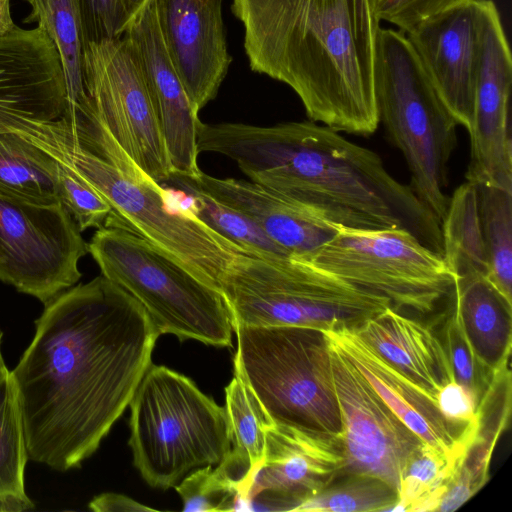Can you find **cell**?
<instances>
[{
	"label": "cell",
	"mask_w": 512,
	"mask_h": 512,
	"mask_svg": "<svg viewBox=\"0 0 512 512\" xmlns=\"http://www.w3.org/2000/svg\"><path fill=\"white\" fill-rule=\"evenodd\" d=\"M159 336L103 275L47 303L11 371L29 459L66 472L89 458L129 406Z\"/></svg>",
	"instance_id": "6da1fadb"
},
{
	"label": "cell",
	"mask_w": 512,
	"mask_h": 512,
	"mask_svg": "<svg viewBox=\"0 0 512 512\" xmlns=\"http://www.w3.org/2000/svg\"><path fill=\"white\" fill-rule=\"evenodd\" d=\"M200 152L236 162L250 179L346 228L398 227L443 255L441 223L374 151L313 121L197 128Z\"/></svg>",
	"instance_id": "7a4b0ae2"
},
{
	"label": "cell",
	"mask_w": 512,
	"mask_h": 512,
	"mask_svg": "<svg viewBox=\"0 0 512 512\" xmlns=\"http://www.w3.org/2000/svg\"><path fill=\"white\" fill-rule=\"evenodd\" d=\"M251 70L288 85L310 121L368 136L379 126L380 22L369 0H232Z\"/></svg>",
	"instance_id": "3957f363"
},
{
	"label": "cell",
	"mask_w": 512,
	"mask_h": 512,
	"mask_svg": "<svg viewBox=\"0 0 512 512\" xmlns=\"http://www.w3.org/2000/svg\"><path fill=\"white\" fill-rule=\"evenodd\" d=\"M52 157L66 160L108 202L104 226L124 228L181 263L219 290L226 270L245 254L200 221L171 191L150 177L133 178L80 146L63 117L52 121L36 143Z\"/></svg>",
	"instance_id": "277c9868"
},
{
	"label": "cell",
	"mask_w": 512,
	"mask_h": 512,
	"mask_svg": "<svg viewBox=\"0 0 512 512\" xmlns=\"http://www.w3.org/2000/svg\"><path fill=\"white\" fill-rule=\"evenodd\" d=\"M374 84L379 120L406 161L410 187L441 223L450 201L445 188L458 124L402 30L380 26Z\"/></svg>",
	"instance_id": "5b68a950"
},
{
	"label": "cell",
	"mask_w": 512,
	"mask_h": 512,
	"mask_svg": "<svg viewBox=\"0 0 512 512\" xmlns=\"http://www.w3.org/2000/svg\"><path fill=\"white\" fill-rule=\"evenodd\" d=\"M129 406L133 463L151 487H175L193 469L218 465L231 451L225 408L165 366H149Z\"/></svg>",
	"instance_id": "8992f818"
},
{
	"label": "cell",
	"mask_w": 512,
	"mask_h": 512,
	"mask_svg": "<svg viewBox=\"0 0 512 512\" xmlns=\"http://www.w3.org/2000/svg\"><path fill=\"white\" fill-rule=\"evenodd\" d=\"M220 289L232 327L357 328L392 307L383 296L292 258L239 254Z\"/></svg>",
	"instance_id": "52a82bcc"
},
{
	"label": "cell",
	"mask_w": 512,
	"mask_h": 512,
	"mask_svg": "<svg viewBox=\"0 0 512 512\" xmlns=\"http://www.w3.org/2000/svg\"><path fill=\"white\" fill-rule=\"evenodd\" d=\"M234 373L251 389L272 426L341 438L329 348L320 329L234 326Z\"/></svg>",
	"instance_id": "ba28073f"
},
{
	"label": "cell",
	"mask_w": 512,
	"mask_h": 512,
	"mask_svg": "<svg viewBox=\"0 0 512 512\" xmlns=\"http://www.w3.org/2000/svg\"><path fill=\"white\" fill-rule=\"evenodd\" d=\"M87 245L101 275L145 308L160 335L231 346L233 327L221 290L124 228L102 226Z\"/></svg>",
	"instance_id": "9c48e42d"
},
{
	"label": "cell",
	"mask_w": 512,
	"mask_h": 512,
	"mask_svg": "<svg viewBox=\"0 0 512 512\" xmlns=\"http://www.w3.org/2000/svg\"><path fill=\"white\" fill-rule=\"evenodd\" d=\"M356 287L387 298L397 311L433 313L455 282L443 255L404 228L337 234L303 260Z\"/></svg>",
	"instance_id": "30bf717a"
},
{
	"label": "cell",
	"mask_w": 512,
	"mask_h": 512,
	"mask_svg": "<svg viewBox=\"0 0 512 512\" xmlns=\"http://www.w3.org/2000/svg\"><path fill=\"white\" fill-rule=\"evenodd\" d=\"M81 232L60 201L0 193V281L46 305L82 276Z\"/></svg>",
	"instance_id": "8fae6325"
},
{
	"label": "cell",
	"mask_w": 512,
	"mask_h": 512,
	"mask_svg": "<svg viewBox=\"0 0 512 512\" xmlns=\"http://www.w3.org/2000/svg\"><path fill=\"white\" fill-rule=\"evenodd\" d=\"M83 74L86 93L102 127L142 172L163 184L172 168L129 41L121 36L87 44Z\"/></svg>",
	"instance_id": "7c38bea8"
},
{
	"label": "cell",
	"mask_w": 512,
	"mask_h": 512,
	"mask_svg": "<svg viewBox=\"0 0 512 512\" xmlns=\"http://www.w3.org/2000/svg\"><path fill=\"white\" fill-rule=\"evenodd\" d=\"M326 341L342 421L341 476H371L397 492L409 455L423 441L390 409L346 356Z\"/></svg>",
	"instance_id": "4fadbf2b"
},
{
	"label": "cell",
	"mask_w": 512,
	"mask_h": 512,
	"mask_svg": "<svg viewBox=\"0 0 512 512\" xmlns=\"http://www.w3.org/2000/svg\"><path fill=\"white\" fill-rule=\"evenodd\" d=\"M512 60L499 12L484 0L480 60L469 129L466 181L512 191L510 91Z\"/></svg>",
	"instance_id": "5bb4252c"
},
{
	"label": "cell",
	"mask_w": 512,
	"mask_h": 512,
	"mask_svg": "<svg viewBox=\"0 0 512 512\" xmlns=\"http://www.w3.org/2000/svg\"><path fill=\"white\" fill-rule=\"evenodd\" d=\"M66 83L58 51L43 29L16 26L0 37V133L18 135L63 116Z\"/></svg>",
	"instance_id": "9a60e30c"
},
{
	"label": "cell",
	"mask_w": 512,
	"mask_h": 512,
	"mask_svg": "<svg viewBox=\"0 0 512 512\" xmlns=\"http://www.w3.org/2000/svg\"><path fill=\"white\" fill-rule=\"evenodd\" d=\"M483 10L484 0H470L407 33L441 101L467 131L473 119Z\"/></svg>",
	"instance_id": "2e32d148"
},
{
	"label": "cell",
	"mask_w": 512,
	"mask_h": 512,
	"mask_svg": "<svg viewBox=\"0 0 512 512\" xmlns=\"http://www.w3.org/2000/svg\"><path fill=\"white\" fill-rule=\"evenodd\" d=\"M222 2L154 0L166 52L198 112L216 97L231 64Z\"/></svg>",
	"instance_id": "e0dca14e"
},
{
	"label": "cell",
	"mask_w": 512,
	"mask_h": 512,
	"mask_svg": "<svg viewBox=\"0 0 512 512\" xmlns=\"http://www.w3.org/2000/svg\"><path fill=\"white\" fill-rule=\"evenodd\" d=\"M342 439L335 435L269 426L265 460L253 482L251 503L263 499L267 509H295L341 477Z\"/></svg>",
	"instance_id": "ac0fdd59"
},
{
	"label": "cell",
	"mask_w": 512,
	"mask_h": 512,
	"mask_svg": "<svg viewBox=\"0 0 512 512\" xmlns=\"http://www.w3.org/2000/svg\"><path fill=\"white\" fill-rule=\"evenodd\" d=\"M138 59L160 126L172 172L197 176V128L201 122L166 52L154 0L132 20L123 35Z\"/></svg>",
	"instance_id": "d6986e66"
},
{
	"label": "cell",
	"mask_w": 512,
	"mask_h": 512,
	"mask_svg": "<svg viewBox=\"0 0 512 512\" xmlns=\"http://www.w3.org/2000/svg\"><path fill=\"white\" fill-rule=\"evenodd\" d=\"M322 332L423 442L448 454L464 451L475 422L464 425L446 419L435 401L378 355L354 328L342 326Z\"/></svg>",
	"instance_id": "ffe728a7"
},
{
	"label": "cell",
	"mask_w": 512,
	"mask_h": 512,
	"mask_svg": "<svg viewBox=\"0 0 512 512\" xmlns=\"http://www.w3.org/2000/svg\"><path fill=\"white\" fill-rule=\"evenodd\" d=\"M203 191L251 218L290 258L303 260L339 231L318 212L253 181L217 178L202 171L192 177Z\"/></svg>",
	"instance_id": "44dd1931"
},
{
	"label": "cell",
	"mask_w": 512,
	"mask_h": 512,
	"mask_svg": "<svg viewBox=\"0 0 512 512\" xmlns=\"http://www.w3.org/2000/svg\"><path fill=\"white\" fill-rule=\"evenodd\" d=\"M387 363L433 401L455 380L446 351L432 326L392 307L354 328Z\"/></svg>",
	"instance_id": "7402d4cb"
},
{
	"label": "cell",
	"mask_w": 512,
	"mask_h": 512,
	"mask_svg": "<svg viewBox=\"0 0 512 512\" xmlns=\"http://www.w3.org/2000/svg\"><path fill=\"white\" fill-rule=\"evenodd\" d=\"M451 296L475 354L495 372L510 359L512 303L480 273L455 277Z\"/></svg>",
	"instance_id": "603a6c76"
},
{
	"label": "cell",
	"mask_w": 512,
	"mask_h": 512,
	"mask_svg": "<svg viewBox=\"0 0 512 512\" xmlns=\"http://www.w3.org/2000/svg\"><path fill=\"white\" fill-rule=\"evenodd\" d=\"M225 410L232 448L221 462L234 482L241 508L251 505L250 493L265 460L268 420L259 401L236 373L225 388Z\"/></svg>",
	"instance_id": "cb8c5ba5"
},
{
	"label": "cell",
	"mask_w": 512,
	"mask_h": 512,
	"mask_svg": "<svg viewBox=\"0 0 512 512\" xmlns=\"http://www.w3.org/2000/svg\"><path fill=\"white\" fill-rule=\"evenodd\" d=\"M161 185L182 195L189 202L183 206L246 255L265 259L290 258L251 218L203 191L191 176L172 172Z\"/></svg>",
	"instance_id": "d4e9b609"
},
{
	"label": "cell",
	"mask_w": 512,
	"mask_h": 512,
	"mask_svg": "<svg viewBox=\"0 0 512 512\" xmlns=\"http://www.w3.org/2000/svg\"><path fill=\"white\" fill-rule=\"evenodd\" d=\"M25 1L31 12L24 22H36L58 51L66 83L65 112L72 113L90 101L84 86V45L78 0Z\"/></svg>",
	"instance_id": "484cf974"
},
{
	"label": "cell",
	"mask_w": 512,
	"mask_h": 512,
	"mask_svg": "<svg viewBox=\"0 0 512 512\" xmlns=\"http://www.w3.org/2000/svg\"><path fill=\"white\" fill-rule=\"evenodd\" d=\"M28 457L22 415L12 372L0 362V505L2 511L34 508L25 491Z\"/></svg>",
	"instance_id": "4316f807"
},
{
	"label": "cell",
	"mask_w": 512,
	"mask_h": 512,
	"mask_svg": "<svg viewBox=\"0 0 512 512\" xmlns=\"http://www.w3.org/2000/svg\"><path fill=\"white\" fill-rule=\"evenodd\" d=\"M0 193L39 202L60 201L57 161L16 133H0Z\"/></svg>",
	"instance_id": "83f0119b"
},
{
	"label": "cell",
	"mask_w": 512,
	"mask_h": 512,
	"mask_svg": "<svg viewBox=\"0 0 512 512\" xmlns=\"http://www.w3.org/2000/svg\"><path fill=\"white\" fill-rule=\"evenodd\" d=\"M441 230L443 257L453 275L480 273L488 278L489 266L474 183L466 181L450 196Z\"/></svg>",
	"instance_id": "f1b7e54d"
},
{
	"label": "cell",
	"mask_w": 512,
	"mask_h": 512,
	"mask_svg": "<svg viewBox=\"0 0 512 512\" xmlns=\"http://www.w3.org/2000/svg\"><path fill=\"white\" fill-rule=\"evenodd\" d=\"M474 184L489 266L488 279L512 303V191Z\"/></svg>",
	"instance_id": "f546056e"
},
{
	"label": "cell",
	"mask_w": 512,
	"mask_h": 512,
	"mask_svg": "<svg viewBox=\"0 0 512 512\" xmlns=\"http://www.w3.org/2000/svg\"><path fill=\"white\" fill-rule=\"evenodd\" d=\"M422 442L408 457L399 480L397 502L391 512L436 511L458 458Z\"/></svg>",
	"instance_id": "4dcf8cb0"
},
{
	"label": "cell",
	"mask_w": 512,
	"mask_h": 512,
	"mask_svg": "<svg viewBox=\"0 0 512 512\" xmlns=\"http://www.w3.org/2000/svg\"><path fill=\"white\" fill-rule=\"evenodd\" d=\"M397 500V492L380 479L366 475H345L305 499L295 511H389Z\"/></svg>",
	"instance_id": "1f68e13d"
},
{
	"label": "cell",
	"mask_w": 512,
	"mask_h": 512,
	"mask_svg": "<svg viewBox=\"0 0 512 512\" xmlns=\"http://www.w3.org/2000/svg\"><path fill=\"white\" fill-rule=\"evenodd\" d=\"M447 300V309L439 316L437 328H432L446 351L455 380L472 392L478 406L492 382L494 372L487 369L475 354L451 293Z\"/></svg>",
	"instance_id": "d6a6232c"
},
{
	"label": "cell",
	"mask_w": 512,
	"mask_h": 512,
	"mask_svg": "<svg viewBox=\"0 0 512 512\" xmlns=\"http://www.w3.org/2000/svg\"><path fill=\"white\" fill-rule=\"evenodd\" d=\"M175 488L183 501V511L240 509L236 487L220 464L198 468L184 477Z\"/></svg>",
	"instance_id": "836d02e7"
},
{
	"label": "cell",
	"mask_w": 512,
	"mask_h": 512,
	"mask_svg": "<svg viewBox=\"0 0 512 512\" xmlns=\"http://www.w3.org/2000/svg\"><path fill=\"white\" fill-rule=\"evenodd\" d=\"M57 161L58 196L81 231L101 228L111 213L104 197L66 160Z\"/></svg>",
	"instance_id": "e575fe53"
},
{
	"label": "cell",
	"mask_w": 512,
	"mask_h": 512,
	"mask_svg": "<svg viewBox=\"0 0 512 512\" xmlns=\"http://www.w3.org/2000/svg\"><path fill=\"white\" fill-rule=\"evenodd\" d=\"M470 0H369L374 17L406 34L424 21Z\"/></svg>",
	"instance_id": "d590c367"
},
{
	"label": "cell",
	"mask_w": 512,
	"mask_h": 512,
	"mask_svg": "<svg viewBox=\"0 0 512 512\" xmlns=\"http://www.w3.org/2000/svg\"><path fill=\"white\" fill-rule=\"evenodd\" d=\"M84 47L122 36L118 0H78Z\"/></svg>",
	"instance_id": "8d00e7d4"
},
{
	"label": "cell",
	"mask_w": 512,
	"mask_h": 512,
	"mask_svg": "<svg viewBox=\"0 0 512 512\" xmlns=\"http://www.w3.org/2000/svg\"><path fill=\"white\" fill-rule=\"evenodd\" d=\"M436 404L442 415L451 422L467 425L477 421L475 396L456 380L437 392Z\"/></svg>",
	"instance_id": "74e56055"
},
{
	"label": "cell",
	"mask_w": 512,
	"mask_h": 512,
	"mask_svg": "<svg viewBox=\"0 0 512 512\" xmlns=\"http://www.w3.org/2000/svg\"><path fill=\"white\" fill-rule=\"evenodd\" d=\"M88 508L95 512H141L155 511L134 499L119 493L107 492L95 496L88 504Z\"/></svg>",
	"instance_id": "f35d334b"
},
{
	"label": "cell",
	"mask_w": 512,
	"mask_h": 512,
	"mask_svg": "<svg viewBox=\"0 0 512 512\" xmlns=\"http://www.w3.org/2000/svg\"><path fill=\"white\" fill-rule=\"evenodd\" d=\"M122 35L132 20L150 0H118Z\"/></svg>",
	"instance_id": "ab89813d"
},
{
	"label": "cell",
	"mask_w": 512,
	"mask_h": 512,
	"mask_svg": "<svg viewBox=\"0 0 512 512\" xmlns=\"http://www.w3.org/2000/svg\"><path fill=\"white\" fill-rule=\"evenodd\" d=\"M16 26L11 15L10 0H0V37L11 32Z\"/></svg>",
	"instance_id": "60d3db41"
},
{
	"label": "cell",
	"mask_w": 512,
	"mask_h": 512,
	"mask_svg": "<svg viewBox=\"0 0 512 512\" xmlns=\"http://www.w3.org/2000/svg\"><path fill=\"white\" fill-rule=\"evenodd\" d=\"M2 337H3V333L0 329V362L3 360V356H2V352H1Z\"/></svg>",
	"instance_id": "b9f144b4"
},
{
	"label": "cell",
	"mask_w": 512,
	"mask_h": 512,
	"mask_svg": "<svg viewBox=\"0 0 512 512\" xmlns=\"http://www.w3.org/2000/svg\"><path fill=\"white\" fill-rule=\"evenodd\" d=\"M0 511H2V507H1V505H0Z\"/></svg>",
	"instance_id": "7bdbcfd3"
}]
</instances>
